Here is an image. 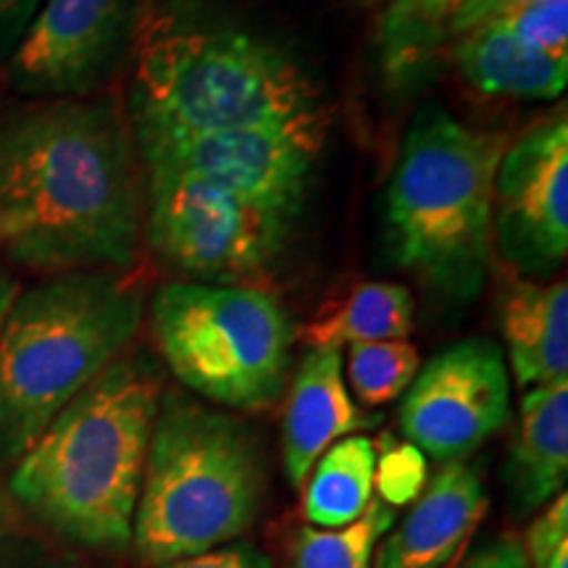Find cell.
<instances>
[{
	"label": "cell",
	"instance_id": "ac0fdd59",
	"mask_svg": "<svg viewBox=\"0 0 568 568\" xmlns=\"http://www.w3.org/2000/svg\"><path fill=\"white\" fill-rule=\"evenodd\" d=\"M374 500V443L351 435L326 447L305 479L303 514L316 529H339Z\"/></svg>",
	"mask_w": 568,
	"mask_h": 568
},
{
	"label": "cell",
	"instance_id": "7a4b0ae2",
	"mask_svg": "<svg viewBox=\"0 0 568 568\" xmlns=\"http://www.w3.org/2000/svg\"><path fill=\"white\" fill-rule=\"evenodd\" d=\"M161 395V372L148 355L113 361L17 460L11 493L84 548L124 550Z\"/></svg>",
	"mask_w": 568,
	"mask_h": 568
},
{
	"label": "cell",
	"instance_id": "83f0119b",
	"mask_svg": "<svg viewBox=\"0 0 568 568\" xmlns=\"http://www.w3.org/2000/svg\"><path fill=\"white\" fill-rule=\"evenodd\" d=\"M45 0H0V63H6L19 48L30 24Z\"/></svg>",
	"mask_w": 568,
	"mask_h": 568
},
{
	"label": "cell",
	"instance_id": "7402d4cb",
	"mask_svg": "<svg viewBox=\"0 0 568 568\" xmlns=\"http://www.w3.org/2000/svg\"><path fill=\"white\" fill-rule=\"evenodd\" d=\"M422 358L406 339H387V343H355L347 358V379L355 397L366 408L393 403L416 379Z\"/></svg>",
	"mask_w": 568,
	"mask_h": 568
},
{
	"label": "cell",
	"instance_id": "603a6c76",
	"mask_svg": "<svg viewBox=\"0 0 568 568\" xmlns=\"http://www.w3.org/2000/svg\"><path fill=\"white\" fill-rule=\"evenodd\" d=\"M429 481L426 456L408 439H397L385 432L374 443V487L379 500L389 508L414 503Z\"/></svg>",
	"mask_w": 568,
	"mask_h": 568
},
{
	"label": "cell",
	"instance_id": "cb8c5ba5",
	"mask_svg": "<svg viewBox=\"0 0 568 568\" xmlns=\"http://www.w3.org/2000/svg\"><path fill=\"white\" fill-rule=\"evenodd\" d=\"M495 24L552 59H568V0H531Z\"/></svg>",
	"mask_w": 568,
	"mask_h": 568
},
{
	"label": "cell",
	"instance_id": "f546056e",
	"mask_svg": "<svg viewBox=\"0 0 568 568\" xmlns=\"http://www.w3.org/2000/svg\"><path fill=\"white\" fill-rule=\"evenodd\" d=\"M13 297H17V282H13L9 268H6L3 261H0V329H3L6 316H9Z\"/></svg>",
	"mask_w": 568,
	"mask_h": 568
},
{
	"label": "cell",
	"instance_id": "52a82bcc",
	"mask_svg": "<svg viewBox=\"0 0 568 568\" xmlns=\"http://www.w3.org/2000/svg\"><path fill=\"white\" fill-rule=\"evenodd\" d=\"M151 329L169 372L213 406L264 410L280 400L293 324L264 290L169 282L153 295Z\"/></svg>",
	"mask_w": 568,
	"mask_h": 568
},
{
	"label": "cell",
	"instance_id": "30bf717a",
	"mask_svg": "<svg viewBox=\"0 0 568 568\" xmlns=\"http://www.w3.org/2000/svg\"><path fill=\"white\" fill-rule=\"evenodd\" d=\"M510 418V376L500 345L487 337L445 347L406 389L400 429L424 456L464 460Z\"/></svg>",
	"mask_w": 568,
	"mask_h": 568
},
{
	"label": "cell",
	"instance_id": "4316f807",
	"mask_svg": "<svg viewBox=\"0 0 568 568\" xmlns=\"http://www.w3.org/2000/svg\"><path fill=\"white\" fill-rule=\"evenodd\" d=\"M155 568H274L264 552L247 542L219 545V548L197 552V556L172 560Z\"/></svg>",
	"mask_w": 568,
	"mask_h": 568
},
{
	"label": "cell",
	"instance_id": "9a60e30c",
	"mask_svg": "<svg viewBox=\"0 0 568 568\" xmlns=\"http://www.w3.org/2000/svg\"><path fill=\"white\" fill-rule=\"evenodd\" d=\"M568 379L529 387L521 397L514 443L506 458V487L518 514L542 510L566 493Z\"/></svg>",
	"mask_w": 568,
	"mask_h": 568
},
{
	"label": "cell",
	"instance_id": "5bb4252c",
	"mask_svg": "<svg viewBox=\"0 0 568 568\" xmlns=\"http://www.w3.org/2000/svg\"><path fill=\"white\" fill-rule=\"evenodd\" d=\"M487 506L479 468L464 460L443 464L408 516L389 531L376 556V568H445L464 556Z\"/></svg>",
	"mask_w": 568,
	"mask_h": 568
},
{
	"label": "cell",
	"instance_id": "44dd1931",
	"mask_svg": "<svg viewBox=\"0 0 568 568\" xmlns=\"http://www.w3.org/2000/svg\"><path fill=\"white\" fill-rule=\"evenodd\" d=\"M453 0H395L382 21L385 67L393 77L414 71L435 53Z\"/></svg>",
	"mask_w": 568,
	"mask_h": 568
},
{
	"label": "cell",
	"instance_id": "9c48e42d",
	"mask_svg": "<svg viewBox=\"0 0 568 568\" xmlns=\"http://www.w3.org/2000/svg\"><path fill=\"white\" fill-rule=\"evenodd\" d=\"M326 134L329 119L222 132L138 130L132 138L145 172L197 176L297 219L314 187Z\"/></svg>",
	"mask_w": 568,
	"mask_h": 568
},
{
	"label": "cell",
	"instance_id": "4dcf8cb0",
	"mask_svg": "<svg viewBox=\"0 0 568 568\" xmlns=\"http://www.w3.org/2000/svg\"><path fill=\"white\" fill-rule=\"evenodd\" d=\"M458 564H460V558H458V560H453V564H447V566H445V568H456V566H458Z\"/></svg>",
	"mask_w": 568,
	"mask_h": 568
},
{
	"label": "cell",
	"instance_id": "ba28073f",
	"mask_svg": "<svg viewBox=\"0 0 568 568\" xmlns=\"http://www.w3.org/2000/svg\"><path fill=\"white\" fill-rule=\"evenodd\" d=\"M145 243L195 282L243 284L280 258L295 216L197 176L148 169Z\"/></svg>",
	"mask_w": 568,
	"mask_h": 568
},
{
	"label": "cell",
	"instance_id": "8992f818",
	"mask_svg": "<svg viewBox=\"0 0 568 568\" xmlns=\"http://www.w3.org/2000/svg\"><path fill=\"white\" fill-rule=\"evenodd\" d=\"M264 485V456L251 426L187 393H163L132 545L153 566L230 545L258 516Z\"/></svg>",
	"mask_w": 568,
	"mask_h": 568
},
{
	"label": "cell",
	"instance_id": "4fadbf2b",
	"mask_svg": "<svg viewBox=\"0 0 568 568\" xmlns=\"http://www.w3.org/2000/svg\"><path fill=\"white\" fill-rule=\"evenodd\" d=\"M382 418L347 393L343 347H311L297 366L282 418V464L290 485L303 487L326 447L374 429Z\"/></svg>",
	"mask_w": 568,
	"mask_h": 568
},
{
	"label": "cell",
	"instance_id": "6da1fadb",
	"mask_svg": "<svg viewBox=\"0 0 568 568\" xmlns=\"http://www.w3.org/2000/svg\"><path fill=\"white\" fill-rule=\"evenodd\" d=\"M138 159L109 101L59 98L0 113V251L45 274L132 266Z\"/></svg>",
	"mask_w": 568,
	"mask_h": 568
},
{
	"label": "cell",
	"instance_id": "ffe728a7",
	"mask_svg": "<svg viewBox=\"0 0 568 568\" xmlns=\"http://www.w3.org/2000/svg\"><path fill=\"white\" fill-rule=\"evenodd\" d=\"M395 527V508L374 497L366 514L339 529L303 527L293 542V568H374L379 539Z\"/></svg>",
	"mask_w": 568,
	"mask_h": 568
},
{
	"label": "cell",
	"instance_id": "3957f363",
	"mask_svg": "<svg viewBox=\"0 0 568 568\" xmlns=\"http://www.w3.org/2000/svg\"><path fill=\"white\" fill-rule=\"evenodd\" d=\"M329 119L322 84L276 42L166 13L142 38L130 130L222 132Z\"/></svg>",
	"mask_w": 568,
	"mask_h": 568
},
{
	"label": "cell",
	"instance_id": "d4e9b609",
	"mask_svg": "<svg viewBox=\"0 0 568 568\" xmlns=\"http://www.w3.org/2000/svg\"><path fill=\"white\" fill-rule=\"evenodd\" d=\"M527 568H568V497H558L539 510L524 537Z\"/></svg>",
	"mask_w": 568,
	"mask_h": 568
},
{
	"label": "cell",
	"instance_id": "2e32d148",
	"mask_svg": "<svg viewBox=\"0 0 568 568\" xmlns=\"http://www.w3.org/2000/svg\"><path fill=\"white\" fill-rule=\"evenodd\" d=\"M510 368L524 389L548 385L568 368V287L516 282L500 301Z\"/></svg>",
	"mask_w": 568,
	"mask_h": 568
},
{
	"label": "cell",
	"instance_id": "277c9868",
	"mask_svg": "<svg viewBox=\"0 0 568 568\" xmlns=\"http://www.w3.org/2000/svg\"><path fill=\"white\" fill-rule=\"evenodd\" d=\"M140 322V284L113 268L51 274L17 293L0 329V464H17L122 358Z\"/></svg>",
	"mask_w": 568,
	"mask_h": 568
},
{
	"label": "cell",
	"instance_id": "d6986e66",
	"mask_svg": "<svg viewBox=\"0 0 568 568\" xmlns=\"http://www.w3.org/2000/svg\"><path fill=\"white\" fill-rule=\"evenodd\" d=\"M414 329V297L403 284H358L347 301L305 326L303 339L311 347H343L355 343L403 339Z\"/></svg>",
	"mask_w": 568,
	"mask_h": 568
},
{
	"label": "cell",
	"instance_id": "5b68a950",
	"mask_svg": "<svg viewBox=\"0 0 568 568\" xmlns=\"http://www.w3.org/2000/svg\"><path fill=\"white\" fill-rule=\"evenodd\" d=\"M497 132L471 130L443 109H424L403 140L387 190L393 261L450 303L481 293L493 258Z\"/></svg>",
	"mask_w": 568,
	"mask_h": 568
},
{
	"label": "cell",
	"instance_id": "7c38bea8",
	"mask_svg": "<svg viewBox=\"0 0 568 568\" xmlns=\"http://www.w3.org/2000/svg\"><path fill=\"white\" fill-rule=\"evenodd\" d=\"M134 0H45L9 59L11 88L40 101L84 98L122 53Z\"/></svg>",
	"mask_w": 568,
	"mask_h": 568
},
{
	"label": "cell",
	"instance_id": "8fae6325",
	"mask_svg": "<svg viewBox=\"0 0 568 568\" xmlns=\"http://www.w3.org/2000/svg\"><path fill=\"white\" fill-rule=\"evenodd\" d=\"M493 245L524 276H548L568 253V122L552 113L506 145L495 172Z\"/></svg>",
	"mask_w": 568,
	"mask_h": 568
},
{
	"label": "cell",
	"instance_id": "484cf974",
	"mask_svg": "<svg viewBox=\"0 0 568 568\" xmlns=\"http://www.w3.org/2000/svg\"><path fill=\"white\" fill-rule=\"evenodd\" d=\"M527 3H531V0H453L443 24V38H466V34L481 30V27L510 17Z\"/></svg>",
	"mask_w": 568,
	"mask_h": 568
},
{
	"label": "cell",
	"instance_id": "e0dca14e",
	"mask_svg": "<svg viewBox=\"0 0 568 568\" xmlns=\"http://www.w3.org/2000/svg\"><path fill=\"white\" fill-rule=\"evenodd\" d=\"M453 61L464 82L485 95L556 101L568 84V59L537 51L500 24L458 38Z\"/></svg>",
	"mask_w": 568,
	"mask_h": 568
},
{
	"label": "cell",
	"instance_id": "f1b7e54d",
	"mask_svg": "<svg viewBox=\"0 0 568 568\" xmlns=\"http://www.w3.org/2000/svg\"><path fill=\"white\" fill-rule=\"evenodd\" d=\"M456 568H527V558L516 537L503 535L489 539L485 548H479L471 558L464 560V566Z\"/></svg>",
	"mask_w": 568,
	"mask_h": 568
}]
</instances>
